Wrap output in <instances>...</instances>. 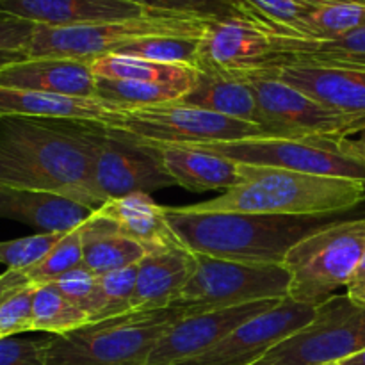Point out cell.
Here are the masks:
<instances>
[{"instance_id": "41", "label": "cell", "mask_w": 365, "mask_h": 365, "mask_svg": "<svg viewBox=\"0 0 365 365\" xmlns=\"http://www.w3.org/2000/svg\"><path fill=\"white\" fill-rule=\"evenodd\" d=\"M32 285L24 269H6L0 274V305L21 289Z\"/></svg>"}, {"instance_id": "38", "label": "cell", "mask_w": 365, "mask_h": 365, "mask_svg": "<svg viewBox=\"0 0 365 365\" xmlns=\"http://www.w3.org/2000/svg\"><path fill=\"white\" fill-rule=\"evenodd\" d=\"M34 292L36 285H29L0 305V339L34 331Z\"/></svg>"}, {"instance_id": "29", "label": "cell", "mask_w": 365, "mask_h": 365, "mask_svg": "<svg viewBox=\"0 0 365 365\" xmlns=\"http://www.w3.org/2000/svg\"><path fill=\"white\" fill-rule=\"evenodd\" d=\"M34 331L64 335L91 323L88 314L64 298L52 284L39 285L34 292Z\"/></svg>"}, {"instance_id": "1", "label": "cell", "mask_w": 365, "mask_h": 365, "mask_svg": "<svg viewBox=\"0 0 365 365\" xmlns=\"http://www.w3.org/2000/svg\"><path fill=\"white\" fill-rule=\"evenodd\" d=\"M0 185L103 205L93 177V146L82 121L0 118Z\"/></svg>"}, {"instance_id": "30", "label": "cell", "mask_w": 365, "mask_h": 365, "mask_svg": "<svg viewBox=\"0 0 365 365\" xmlns=\"http://www.w3.org/2000/svg\"><path fill=\"white\" fill-rule=\"evenodd\" d=\"M187 91L170 84H150L139 81L96 78V98L121 107L164 106L180 102Z\"/></svg>"}, {"instance_id": "22", "label": "cell", "mask_w": 365, "mask_h": 365, "mask_svg": "<svg viewBox=\"0 0 365 365\" xmlns=\"http://www.w3.org/2000/svg\"><path fill=\"white\" fill-rule=\"evenodd\" d=\"M175 184L192 192L230 191L242 182V164L198 146L153 143Z\"/></svg>"}, {"instance_id": "32", "label": "cell", "mask_w": 365, "mask_h": 365, "mask_svg": "<svg viewBox=\"0 0 365 365\" xmlns=\"http://www.w3.org/2000/svg\"><path fill=\"white\" fill-rule=\"evenodd\" d=\"M84 266V250H82V225L68 232L41 262L24 269L29 282L36 287L56 282L63 274Z\"/></svg>"}, {"instance_id": "35", "label": "cell", "mask_w": 365, "mask_h": 365, "mask_svg": "<svg viewBox=\"0 0 365 365\" xmlns=\"http://www.w3.org/2000/svg\"><path fill=\"white\" fill-rule=\"evenodd\" d=\"M145 9L155 13L182 14L202 20H223V18H245L232 0H130Z\"/></svg>"}, {"instance_id": "2", "label": "cell", "mask_w": 365, "mask_h": 365, "mask_svg": "<svg viewBox=\"0 0 365 365\" xmlns=\"http://www.w3.org/2000/svg\"><path fill=\"white\" fill-rule=\"evenodd\" d=\"M177 237L192 253L245 264H284L289 250L307 235L328 227L334 216H273L246 212H187L166 207Z\"/></svg>"}, {"instance_id": "9", "label": "cell", "mask_w": 365, "mask_h": 365, "mask_svg": "<svg viewBox=\"0 0 365 365\" xmlns=\"http://www.w3.org/2000/svg\"><path fill=\"white\" fill-rule=\"evenodd\" d=\"M239 77H245L255 91L262 128L271 138L344 139L365 130V120L323 106L269 71L259 70Z\"/></svg>"}, {"instance_id": "39", "label": "cell", "mask_w": 365, "mask_h": 365, "mask_svg": "<svg viewBox=\"0 0 365 365\" xmlns=\"http://www.w3.org/2000/svg\"><path fill=\"white\" fill-rule=\"evenodd\" d=\"M0 365H46V339H0Z\"/></svg>"}, {"instance_id": "42", "label": "cell", "mask_w": 365, "mask_h": 365, "mask_svg": "<svg viewBox=\"0 0 365 365\" xmlns=\"http://www.w3.org/2000/svg\"><path fill=\"white\" fill-rule=\"evenodd\" d=\"M346 294L349 296V299L359 305H365V255L359 262L356 269L353 271L351 278H349L348 285H346Z\"/></svg>"}, {"instance_id": "43", "label": "cell", "mask_w": 365, "mask_h": 365, "mask_svg": "<svg viewBox=\"0 0 365 365\" xmlns=\"http://www.w3.org/2000/svg\"><path fill=\"white\" fill-rule=\"evenodd\" d=\"M337 146L342 153L365 164V130L351 135V138L337 139Z\"/></svg>"}, {"instance_id": "17", "label": "cell", "mask_w": 365, "mask_h": 365, "mask_svg": "<svg viewBox=\"0 0 365 365\" xmlns=\"http://www.w3.org/2000/svg\"><path fill=\"white\" fill-rule=\"evenodd\" d=\"M155 11L130 0H0V16H13L48 27L128 20Z\"/></svg>"}, {"instance_id": "37", "label": "cell", "mask_w": 365, "mask_h": 365, "mask_svg": "<svg viewBox=\"0 0 365 365\" xmlns=\"http://www.w3.org/2000/svg\"><path fill=\"white\" fill-rule=\"evenodd\" d=\"M64 235L66 234H34L13 241H0V264L7 269H29L41 262Z\"/></svg>"}, {"instance_id": "40", "label": "cell", "mask_w": 365, "mask_h": 365, "mask_svg": "<svg viewBox=\"0 0 365 365\" xmlns=\"http://www.w3.org/2000/svg\"><path fill=\"white\" fill-rule=\"evenodd\" d=\"M34 27L36 24L32 21L13 16H0V52H27Z\"/></svg>"}, {"instance_id": "12", "label": "cell", "mask_w": 365, "mask_h": 365, "mask_svg": "<svg viewBox=\"0 0 365 365\" xmlns=\"http://www.w3.org/2000/svg\"><path fill=\"white\" fill-rule=\"evenodd\" d=\"M198 148L246 166L277 168L296 173L349 178L365 184V164L342 153L337 146V139L255 138L200 145Z\"/></svg>"}, {"instance_id": "15", "label": "cell", "mask_w": 365, "mask_h": 365, "mask_svg": "<svg viewBox=\"0 0 365 365\" xmlns=\"http://www.w3.org/2000/svg\"><path fill=\"white\" fill-rule=\"evenodd\" d=\"M280 302L266 299L185 317L171 327L168 334L157 342L146 365H178L196 359L220 344L246 321L267 312Z\"/></svg>"}, {"instance_id": "47", "label": "cell", "mask_w": 365, "mask_h": 365, "mask_svg": "<svg viewBox=\"0 0 365 365\" xmlns=\"http://www.w3.org/2000/svg\"><path fill=\"white\" fill-rule=\"evenodd\" d=\"M252 365H257V362H255V364H252Z\"/></svg>"}, {"instance_id": "48", "label": "cell", "mask_w": 365, "mask_h": 365, "mask_svg": "<svg viewBox=\"0 0 365 365\" xmlns=\"http://www.w3.org/2000/svg\"><path fill=\"white\" fill-rule=\"evenodd\" d=\"M335 365H337V364H335Z\"/></svg>"}, {"instance_id": "19", "label": "cell", "mask_w": 365, "mask_h": 365, "mask_svg": "<svg viewBox=\"0 0 365 365\" xmlns=\"http://www.w3.org/2000/svg\"><path fill=\"white\" fill-rule=\"evenodd\" d=\"M0 86L96 98L91 63L63 57H25L0 68Z\"/></svg>"}, {"instance_id": "49", "label": "cell", "mask_w": 365, "mask_h": 365, "mask_svg": "<svg viewBox=\"0 0 365 365\" xmlns=\"http://www.w3.org/2000/svg\"><path fill=\"white\" fill-rule=\"evenodd\" d=\"M364 2H365V0H364Z\"/></svg>"}, {"instance_id": "46", "label": "cell", "mask_w": 365, "mask_h": 365, "mask_svg": "<svg viewBox=\"0 0 365 365\" xmlns=\"http://www.w3.org/2000/svg\"><path fill=\"white\" fill-rule=\"evenodd\" d=\"M298 2L307 4V6H324V4H335V2H364V0H298Z\"/></svg>"}, {"instance_id": "4", "label": "cell", "mask_w": 365, "mask_h": 365, "mask_svg": "<svg viewBox=\"0 0 365 365\" xmlns=\"http://www.w3.org/2000/svg\"><path fill=\"white\" fill-rule=\"evenodd\" d=\"M202 314L187 303L128 312L46 337V365H146L157 342L178 321Z\"/></svg>"}, {"instance_id": "44", "label": "cell", "mask_w": 365, "mask_h": 365, "mask_svg": "<svg viewBox=\"0 0 365 365\" xmlns=\"http://www.w3.org/2000/svg\"><path fill=\"white\" fill-rule=\"evenodd\" d=\"M25 53L24 52H0V68H4L6 64L14 63V61H20L25 59Z\"/></svg>"}, {"instance_id": "26", "label": "cell", "mask_w": 365, "mask_h": 365, "mask_svg": "<svg viewBox=\"0 0 365 365\" xmlns=\"http://www.w3.org/2000/svg\"><path fill=\"white\" fill-rule=\"evenodd\" d=\"M82 250L84 267L96 277L128 266H138L148 253L141 245L121 234L113 221L96 210L82 223Z\"/></svg>"}, {"instance_id": "11", "label": "cell", "mask_w": 365, "mask_h": 365, "mask_svg": "<svg viewBox=\"0 0 365 365\" xmlns=\"http://www.w3.org/2000/svg\"><path fill=\"white\" fill-rule=\"evenodd\" d=\"M113 128L148 143L200 146L212 143L271 138L262 127L185 103L128 107Z\"/></svg>"}, {"instance_id": "23", "label": "cell", "mask_w": 365, "mask_h": 365, "mask_svg": "<svg viewBox=\"0 0 365 365\" xmlns=\"http://www.w3.org/2000/svg\"><path fill=\"white\" fill-rule=\"evenodd\" d=\"M113 221L121 234L141 245L146 252L185 246L168 221L166 207L155 203L150 195H135L110 198L96 210Z\"/></svg>"}, {"instance_id": "36", "label": "cell", "mask_w": 365, "mask_h": 365, "mask_svg": "<svg viewBox=\"0 0 365 365\" xmlns=\"http://www.w3.org/2000/svg\"><path fill=\"white\" fill-rule=\"evenodd\" d=\"M52 285L64 298L70 299L81 310H84L91 323L98 319L100 309H102L98 277L91 273L88 267H77V269L57 278L56 282H52Z\"/></svg>"}, {"instance_id": "16", "label": "cell", "mask_w": 365, "mask_h": 365, "mask_svg": "<svg viewBox=\"0 0 365 365\" xmlns=\"http://www.w3.org/2000/svg\"><path fill=\"white\" fill-rule=\"evenodd\" d=\"M266 71L337 113L365 120V70L289 63Z\"/></svg>"}, {"instance_id": "31", "label": "cell", "mask_w": 365, "mask_h": 365, "mask_svg": "<svg viewBox=\"0 0 365 365\" xmlns=\"http://www.w3.org/2000/svg\"><path fill=\"white\" fill-rule=\"evenodd\" d=\"M307 39H337L365 27V2L314 6L305 21Z\"/></svg>"}, {"instance_id": "18", "label": "cell", "mask_w": 365, "mask_h": 365, "mask_svg": "<svg viewBox=\"0 0 365 365\" xmlns=\"http://www.w3.org/2000/svg\"><path fill=\"white\" fill-rule=\"evenodd\" d=\"M128 107L100 98L64 96L0 86V118H41V120L82 121L113 127Z\"/></svg>"}, {"instance_id": "14", "label": "cell", "mask_w": 365, "mask_h": 365, "mask_svg": "<svg viewBox=\"0 0 365 365\" xmlns=\"http://www.w3.org/2000/svg\"><path fill=\"white\" fill-rule=\"evenodd\" d=\"M273 59V32L248 18H223L207 21L200 38L196 68L245 75L267 70Z\"/></svg>"}, {"instance_id": "21", "label": "cell", "mask_w": 365, "mask_h": 365, "mask_svg": "<svg viewBox=\"0 0 365 365\" xmlns=\"http://www.w3.org/2000/svg\"><path fill=\"white\" fill-rule=\"evenodd\" d=\"M95 212L63 195L0 185V220L36 228L38 234H68Z\"/></svg>"}, {"instance_id": "13", "label": "cell", "mask_w": 365, "mask_h": 365, "mask_svg": "<svg viewBox=\"0 0 365 365\" xmlns=\"http://www.w3.org/2000/svg\"><path fill=\"white\" fill-rule=\"evenodd\" d=\"M314 305L282 299L260 316L252 317L227 339L203 355L178 365H252L292 334L302 330L316 316Z\"/></svg>"}, {"instance_id": "3", "label": "cell", "mask_w": 365, "mask_h": 365, "mask_svg": "<svg viewBox=\"0 0 365 365\" xmlns=\"http://www.w3.org/2000/svg\"><path fill=\"white\" fill-rule=\"evenodd\" d=\"M364 202V182L242 164L241 184L217 198L182 209L187 212L334 216L348 214Z\"/></svg>"}, {"instance_id": "20", "label": "cell", "mask_w": 365, "mask_h": 365, "mask_svg": "<svg viewBox=\"0 0 365 365\" xmlns=\"http://www.w3.org/2000/svg\"><path fill=\"white\" fill-rule=\"evenodd\" d=\"M196 269V253L187 246L148 252L138 264L132 312L175 305Z\"/></svg>"}, {"instance_id": "24", "label": "cell", "mask_w": 365, "mask_h": 365, "mask_svg": "<svg viewBox=\"0 0 365 365\" xmlns=\"http://www.w3.org/2000/svg\"><path fill=\"white\" fill-rule=\"evenodd\" d=\"M180 103L262 127V114L255 91L250 82L239 75L198 70L195 88Z\"/></svg>"}, {"instance_id": "45", "label": "cell", "mask_w": 365, "mask_h": 365, "mask_svg": "<svg viewBox=\"0 0 365 365\" xmlns=\"http://www.w3.org/2000/svg\"><path fill=\"white\" fill-rule=\"evenodd\" d=\"M337 365H365V349L364 351L356 353V355L349 356V359H346L344 362H341Z\"/></svg>"}, {"instance_id": "33", "label": "cell", "mask_w": 365, "mask_h": 365, "mask_svg": "<svg viewBox=\"0 0 365 365\" xmlns=\"http://www.w3.org/2000/svg\"><path fill=\"white\" fill-rule=\"evenodd\" d=\"M200 50V38H180V36H155V38L139 39L123 46V56L143 57L166 64H189L196 66Z\"/></svg>"}, {"instance_id": "25", "label": "cell", "mask_w": 365, "mask_h": 365, "mask_svg": "<svg viewBox=\"0 0 365 365\" xmlns=\"http://www.w3.org/2000/svg\"><path fill=\"white\" fill-rule=\"evenodd\" d=\"M274 59L271 68L289 63L330 64L365 70V27L337 39H307L273 32Z\"/></svg>"}, {"instance_id": "34", "label": "cell", "mask_w": 365, "mask_h": 365, "mask_svg": "<svg viewBox=\"0 0 365 365\" xmlns=\"http://www.w3.org/2000/svg\"><path fill=\"white\" fill-rule=\"evenodd\" d=\"M135 280H138V266H128L123 269L100 274L98 285L102 309H100V316L96 321L110 319V317L132 312Z\"/></svg>"}, {"instance_id": "10", "label": "cell", "mask_w": 365, "mask_h": 365, "mask_svg": "<svg viewBox=\"0 0 365 365\" xmlns=\"http://www.w3.org/2000/svg\"><path fill=\"white\" fill-rule=\"evenodd\" d=\"M291 274L284 264H245L196 253V269L177 303L200 312L289 296Z\"/></svg>"}, {"instance_id": "27", "label": "cell", "mask_w": 365, "mask_h": 365, "mask_svg": "<svg viewBox=\"0 0 365 365\" xmlns=\"http://www.w3.org/2000/svg\"><path fill=\"white\" fill-rule=\"evenodd\" d=\"M96 78L110 81H139L150 84H170L191 91L198 78V68L189 64H166L143 57L110 53L91 63Z\"/></svg>"}, {"instance_id": "28", "label": "cell", "mask_w": 365, "mask_h": 365, "mask_svg": "<svg viewBox=\"0 0 365 365\" xmlns=\"http://www.w3.org/2000/svg\"><path fill=\"white\" fill-rule=\"evenodd\" d=\"M245 18L282 36L305 38V21L314 6L298 0H232Z\"/></svg>"}, {"instance_id": "8", "label": "cell", "mask_w": 365, "mask_h": 365, "mask_svg": "<svg viewBox=\"0 0 365 365\" xmlns=\"http://www.w3.org/2000/svg\"><path fill=\"white\" fill-rule=\"evenodd\" d=\"M86 134L93 146V177L103 203L110 198L152 195L173 187L163 157L153 143L100 123H86Z\"/></svg>"}, {"instance_id": "6", "label": "cell", "mask_w": 365, "mask_h": 365, "mask_svg": "<svg viewBox=\"0 0 365 365\" xmlns=\"http://www.w3.org/2000/svg\"><path fill=\"white\" fill-rule=\"evenodd\" d=\"M365 255V217L339 220L292 246L284 259L292 302L321 305L346 287Z\"/></svg>"}, {"instance_id": "5", "label": "cell", "mask_w": 365, "mask_h": 365, "mask_svg": "<svg viewBox=\"0 0 365 365\" xmlns=\"http://www.w3.org/2000/svg\"><path fill=\"white\" fill-rule=\"evenodd\" d=\"M209 20L182 14L150 13L128 20L102 24L48 27L36 25L27 46V57H63L93 63L95 59L120 52L123 46L155 36L202 38Z\"/></svg>"}, {"instance_id": "7", "label": "cell", "mask_w": 365, "mask_h": 365, "mask_svg": "<svg viewBox=\"0 0 365 365\" xmlns=\"http://www.w3.org/2000/svg\"><path fill=\"white\" fill-rule=\"evenodd\" d=\"M365 349V305L335 294L317 305L309 324L292 334L257 365H335Z\"/></svg>"}]
</instances>
